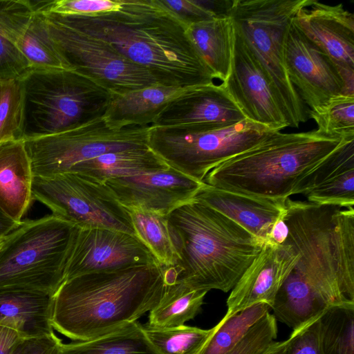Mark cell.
<instances>
[{
  "instance_id": "9",
  "label": "cell",
  "mask_w": 354,
  "mask_h": 354,
  "mask_svg": "<svg viewBox=\"0 0 354 354\" xmlns=\"http://www.w3.org/2000/svg\"><path fill=\"white\" fill-rule=\"evenodd\" d=\"M276 131L248 120L230 127L150 126L148 145L171 167L203 183L213 169Z\"/></svg>"
},
{
  "instance_id": "26",
  "label": "cell",
  "mask_w": 354,
  "mask_h": 354,
  "mask_svg": "<svg viewBox=\"0 0 354 354\" xmlns=\"http://www.w3.org/2000/svg\"><path fill=\"white\" fill-rule=\"evenodd\" d=\"M330 306L292 270L274 298L273 316L292 330L321 316Z\"/></svg>"
},
{
  "instance_id": "42",
  "label": "cell",
  "mask_w": 354,
  "mask_h": 354,
  "mask_svg": "<svg viewBox=\"0 0 354 354\" xmlns=\"http://www.w3.org/2000/svg\"><path fill=\"white\" fill-rule=\"evenodd\" d=\"M63 343L54 333L50 334L21 337L10 354H62Z\"/></svg>"
},
{
  "instance_id": "27",
  "label": "cell",
  "mask_w": 354,
  "mask_h": 354,
  "mask_svg": "<svg viewBox=\"0 0 354 354\" xmlns=\"http://www.w3.org/2000/svg\"><path fill=\"white\" fill-rule=\"evenodd\" d=\"M207 291L191 288L181 282L165 284L164 295L149 312L145 326L153 328L183 326L201 310Z\"/></svg>"
},
{
  "instance_id": "31",
  "label": "cell",
  "mask_w": 354,
  "mask_h": 354,
  "mask_svg": "<svg viewBox=\"0 0 354 354\" xmlns=\"http://www.w3.org/2000/svg\"><path fill=\"white\" fill-rule=\"evenodd\" d=\"M269 309L266 304L259 303L232 316L225 315L198 354H227Z\"/></svg>"
},
{
  "instance_id": "47",
  "label": "cell",
  "mask_w": 354,
  "mask_h": 354,
  "mask_svg": "<svg viewBox=\"0 0 354 354\" xmlns=\"http://www.w3.org/2000/svg\"><path fill=\"white\" fill-rule=\"evenodd\" d=\"M3 239H0V246H1V243H2V242H3Z\"/></svg>"
},
{
  "instance_id": "40",
  "label": "cell",
  "mask_w": 354,
  "mask_h": 354,
  "mask_svg": "<svg viewBox=\"0 0 354 354\" xmlns=\"http://www.w3.org/2000/svg\"><path fill=\"white\" fill-rule=\"evenodd\" d=\"M321 316L292 330L289 338L284 341L279 354H322L319 336Z\"/></svg>"
},
{
  "instance_id": "41",
  "label": "cell",
  "mask_w": 354,
  "mask_h": 354,
  "mask_svg": "<svg viewBox=\"0 0 354 354\" xmlns=\"http://www.w3.org/2000/svg\"><path fill=\"white\" fill-rule=\"evenodd\" d=\"M158 3L187 27L214 17L195 0H158Z\"/></svg>"
},
{
  "instance_id": "46",
  "label": "cell",
  "mask_w": 354,
  "mask_h": 354,
  "mask_svg": "<svg viewBox=\"0 0 354 354\" xmlns=\"http://www.w3.org/2000/svg\"><path fill=\"white\" fill-rule=\"evenodd\" d=\"M283 344L284 341L276 342L265 354H279Z\"/></svg>"
},
{
  "instance_id": "22",
  "label": "cell",
  "mask_w": 354,
  "mask_h": 354,
  "mask_svg": "<svg viewBox=\"0 0 354 354\" xmlns=\"http://www.w3.org/2000/svg\"><path fill=\"white\" fill-rule=\"evenodd\" d=\"M53 296L41 291L0 288V326L17 330L22 337L53 333Z\"/></svg>"
},
{
  "instance_id": "37",
  "label": "cell",
  "mask_w": 354,
  "mask_h": 354,
  "mask_svg": "<svg viewBox=\"0 0 354 354\" xmlns=\"http://www.w3.org/2000/svg\"><path fill=\"white\" fill-rule=\"evenodd\" d=\"M277 337V319L268 312L227 354H265L276 342Z\"/></svg>"
},
{
  "instance_id": "13",
  "label": "cell",
  "mask_w": 354,
  "mask_h": 354,
  "mask_svg": "<svg viewBox=\"0 0 354 354\" xmlns=\"http://www.w3.org/2000/svg\"><path fill=\"white\" fill-rule=\"evenodd\" d=\"M222 84L247 120L273 131L288 127L266 71L234 28L230 71Z\"/></svg>"
},
{
  "instance_id": "20",
  "label": "cell",
  "mask_w": 354,
  "mask_h": 354,
  "mask_svg": "<svg viewBox=\"0 0 354 354\" xmlns=\"http://www.w3.org/2000/svg\"><path fill=\"white\" fill-rule=\"evenodd\" d=\"M198 201L236 223L253 236L267 243L274 225L286 213V199L247 195L204 184Z\"/></svg>"
},
{
  "instance_id": "15",
  "label": "cell",
  "mask_w": 354,
  "mask_h": 354,
  "mask_svg": "<svg viewBox=\"0 0 354 354\" xmlns=\"http://www.w3.org/2000/svg\"><path fill=\"white\" fill-rule=\"evenodd\" d=\"M308 39L336 66L346 86L354 84V15L342 3L330 6L308 0L292 19Z\"/></svg>"
},
{
  "instance_id": "17",
  "label": "cell",
  "mask_w": 354,
  "mask_h": 354,
  "mask_svg": "<svg viewBox=\"0 0 354 354\" xmlns=\"http://www.w3.org/2000/svg\"><path fill=\"white\" fill-rule=\"evenodd\" d=\"M285 62L291 83L310 109L344 93V83L336 66L292 21L286 36Z\"/></svg>"
},
{
  "instance_id": "29",
  "label": "cell",
  "mask_w": 354,
  "mask_h": 354,
  "mask_svg": "<svg viewBox=\"0 0 354 354\" xmlns=\"http://www.w3.org/2000/svg\"><path fill=\"white\" fill-rule=\"evenodd\" d=\"M129 212L136 236L149 250L160 265L175 267L179 255L167 216L138 209Z\"/></svg>"
},
{
  "instance_id": "38",
  "label": "cell",
  "mask_w": 354,
  "mask_h": 354,
  "mask_svg": "<svg viewBox=\"0 0 354 354\" xmlns=\"http://www.w3.org/2000/svg\"><path fill=\"white\" fill-rule=\"evenodd\" d=\"M32 7L43 13L62 15H92L116 8L120 0L30 1Z\"/></svg>"
},
{
  "instance_id": "12",
  "label": "cell",
  "mask_w": 354,
  "mask_h": 354,
  "mask_svg": "<svg viewBox=\"0 0 354 354\" xmlns=\"http://www.w3.org/2000/svg\"><path fill=\"white\" fill-rule=\"evenodd\" d=\"M43 15L54 44L70 70L87 77L113 95L157 84L147 71L109 44L66 24L55 14Z\"/></svg>"
},
{
  "instance_id": "23",
  "label": "cell",
  "mask_w": 354,
  "mask_h": 354,
  "mask_svg": "<svg viewBox=\"0 0 354 354\" xmlns=\"http://www.w3.org/2000/svg\"><path fill=\"white\" fill-rule=\"evenodd\" d=\"M185 88L157 83L123 94L113 95L102 118L113 129L150 126L167 102Z\"/></svg>"
},
{
  "instance_id": "28",
  "label": "cell",
  "mask_w": 354,
  "mask_h": 354,
  "mask_svg": "<svg viewBox=\"0 0 354 354\" xmlns=\"http://www.w3.org/2000/svg\"><path fill=\"white\" fill-rule=\"evenodd\" d=\"M62 354H160L137 321L97 338L64 344Z\"/></svg>"
},
{
  "instance_id": "8",
  "label": "cell",
  "mask_w": 354,
  "mask_h": 354,
  "mask_svg": "<svg viewBox=\"0 0 354 354\" xmlns=\"http://www.w3.org/2000/svg\"><path fill=\"white\" fill-rule=\"evenodd\" d=\"M308 2L234 0L229 16L266 71L283 106L288 127L296 128L307 121L309 110L289 79L285 47L293 17Z\"/></svg>"
},
{
  "instance_id": "14",
  "label": "cell",
  "mask_w": 354,
  "mask_h": 354,
  "mask_svg": "<svg viewBox=\"0 0 354 354\" xmlns=\"http://www.w3.org/2000/svg\"><path fill=\"white\" fill-rule=\"evenodd\" d=\"M156 264H159L158 261L135 235L107 228L77 226L64 281L88 273Z\"/></svg>"
},
{
  "instance_id": "45",
  "label": "cell",
  "mask_w": 354,
  "mask_h": 354,
  "mask_svg": "<svg viewBox=\"0 0 354 354\" xmlns=\"http://www.w3.org/2000/svg\"><path fill=\"white\" fill-rule=\"evenodd\" d=\"M20 223H17L10 218L0 208V239L8 236L13 231Z\"/></svg>"
},
{
  "instance_id": "43",
  "label": "cell",
  "mask_w": 354,
  "mask_h": 354,
  "mask_svg": "<svg viewBox=\"0 0 354 354\" xmlns=\"http://www.w3.org/2000/svg\"><path fill=\"white\" fill-rule=\"evenodd\" d=\"M214 18L229 17L234 0H195Z\"/></svg>"
},
{
  "instance_id": "25",
  "label": "cell",
  "mask_w": 354,
  "mask_h": 354,
  "mask_svg": "<svg viewBox=\"0 0 354 354\" xmlns=\"http://www.w3.org/2000/svg\"><path fill=\"white\" fill-rule=\"evenodd\" d=\"M194 47L215 79L224 82L232 63L234 27L230 17L214 18L187 27Z\"/></svg>"
},
{
  "instance_id": "24",
  "label": "cell",
  "mask_w": 354,
  "mask_h": 354,
  "mask_svg": "<svg viewBox=\"0 0 354 354\" xmlns=\"http://www.w3.org/2000/svg\"><path fill=\"white\" fill-rule=\"evenodd\" d=\"M169 167L149 147L104 153L75 165L68 172L87 175L105 183L113 178L132 176Z\"/></svg>"
},
{
  "instance_id": "34",
  "label": "cell",
  "mask_w": 354,
  "mask_h": 354,
  "mask_svg": "<svg viewBox=\"0 0 354 354\" xmlns=\"http://www.w3.org/2000/svg\"><path fill=\"white\" fill-rule=\"evenodd\" d=\"M317 130L341 137L354 136V95L340 94L308 111Z\"/></svg>"
},
{
  "instance_id": "35",
  "label": "cell",
  "mask_w": 354,
  "mask_h": 354,
  "mask_svg": "<svg viewBox=\"0 0 354 354\" xmlns=\"http://www.w3.org/2000/svg\"><path fill=\"white\" fill-rule=\"evenodd\" d=\"M354 165V136L342 143L322 162L308 173L299 183L294 194L306 195L336 173Z\"/></svg>"
},
{
  "instance_id": "39",
  "label": "cell",
  "mask_w": 354,
  "mask_h": 354,
  "mask_svg": "<svg viewBox=\"0 0 354 354\" xmlns=\"http://www.w3.org/2000/svg\"><path fill=\"white\" fill-rule=\"evenodd\" d=\"M31 69L29 62L8 37L0 12V79L22 77Z\"/></svg>"
},
{
  "instance_id": "18",
  "label": "cell",
  "mask_w": 354,
  "mask_h": 354,
  "mask_svg": "<svg viewBox=\"0 0 354 354\" xmlns=\"http://www.w3.org/2000/svg\"><path fill=\"white\" fill-rule=\"evenodd\" d=\"M246 120L222 84L185 88L161 110L153 127L193 124L204 129L232 127Z\"/></svg>"
},
{
  "instance_id": "16",
  "label": "cell",
  "mask_w": 354,
  "mask_h": 354,
  "mask_svg": "<svg viewBox=\"0 0 354 354\" xmlns=\"http://www.w3.org/2000/svg\"><path fill=\"white\" fill-rule=\"evenodd\" d=\"M126 209H138L167 216L194 199L205 183L169 167L142 174L105 181Z\"/></svg>"
},
{
  "instance_id": "2",
  "label": "cell",
  "mask_w": 354,
  "mask_h": 354,
  "mask_svg": "<svg viewBox=\"0 0 354 354\" xmlns=\"http://www.w3.org/2000/svg\"><path fill=\"white\" fill-rule=\"evenodd\" d=\"M165 290L159 264L77 276L53 295L51 325L73 340H91L137 321Z\"/></svg>"
},
{
  "instance_id": "7",
  "label": "cell",
  "mask_w": 354,
  "mask_h": 354,
  "mask_svg": "<svg viewBox=\"0 0 354 354\" xmlns=\"http://www.w3.org/2000/svg\"><path fill=\"white\" fill-rule=\"evenodd\" d=\"M77 229L53 214L21 221L0 246V288L54 295L64 281Z\"/></svg>"
},
{
  "instance_id": "5",
  "label": "cell",
  "mask_w": 354,
  "mask_h": 354,
  "mask_svg": "<svg viewBox=\"0 0 354 354\" xmlns=\"http://www.w3.org/2000/svg\"><path fill=\"white\" fill-rule=\"evenodd\" d=\"M346 138L317 129L291 133L276 131L213 169L203 183L250 196L286 199Z\"/></svg>"
},
{
  "instance_id": "44",
  "label": "cell",
  "mask_w": 354,
  "mask_h": 354,
  "mask_svg": "<svg viewBox=\"0 0 354 354\" xmlns=\"http://www.w3.org/2000/svg\"><path fill=\"white\" fill-rule=\"evenodd\" d=\"M21 337L17 330L0 326V354H10L14 346Z\"/></svg>"
},
{
  "instance_id": "10",
  "label": "cell",
  "mask_w": 354,
  "mask_h": 354,
  "mask_svg": "<svg viewBox=\"0 0 354 354\" xmlns=\"http://www.w3.org/2000/svg\"><path fill=\"white\" fill-rule=\"evenodd\" d=\"M150 126L113 129L102 118L64 132L24 141L33 176H50L67 173L75 165L104 153L149 147Z\"/></svg>"
},
{
  "instance_id": "21",
  "label": "cell",
  "mask_w": 354,
  "mask_h": 354,
  "mask_svg": "<svg viewBox=\"0 0 354 354\" xmlns=\"http://www.w3.org/2000/svg\"><path fill=\"white\" fill-rule=\"evenodd\" d=\"M24 141L0 143V208L20 223L33 200V180Z\"/></svg>"
},
{
  "instance_id": "19",
  "label": "cell",
  "mask_w": 354,
  "mask_h": 354,
  "mask_svg": "<svg viewBox=\"0 0 354 354\" xmlns=\"http://www.w3.org/2000/svg\"><path fill=\"white\" fill-rule=\"evenodd\" d=\"M298 259L299 254L286 243H264L231 290L225 315L232 316L259 303L266 304L270 309Z\"/></svg>"
},
{
  "instance_id": "6",
  "label": "cell",
  "mask_w": 354,
  "mask_h": 354,
  "mask_svg": "<svg viewBox=\"0 0 354 354\" xmlns=\"http://www.w3.org/2000/svg\"><path fill=\"white\" fill-rule=\"evenodd\" d=\"M24 85V140L73 129L103 118L113 96L69 69L32 68Z\"/></svg>"
},
{
  "instance_id": "30",
  "label": "cell",
  "mask_w": 354,
  "mask_h": 354,
  "mask_svg": "<svg viewBox=\"0 0 354 354\" xmlns=\"http://www.w3.org/2000/svg\"><path fill=\"white\" fill-rule=\"evenodd\" d=\"M322 354H354V303L328 307L319 321Z\"/></svg>"
},
{
  "instance_id": "32",
  "label": "cell",
  "mask_w": 354,
  "mask_h": 354,
  "mask_svg": "<svg viewBox=\"0 0 354 354\" xmlns=\"http://www.w3.org/2000/svg\"><path fill=\"white\" fill-rule=\"evenodd\" d=\"M144 331L160 354H198L214 330L189 326L153 328L143 326Z\"/></svg>"
},
{
  "instance_id": "33",
  "label": "cell",
  "mask_w": 354,
  "mask_h": 354,
  "mask_svg": "<svg viewBox=\"0 0 354 354\" xmlns=\"http://www.w3.org/2000/svg\"><path fill=\"white\" fill-rule=\"evenodd\" d=\"M24 102L22 77L0 79V143L24 140Z\"/></svg>"
},
{
  "instance_id": "3",
  "label": "cell",
  "mask_w": 354,
  "mask_h": 354,
  "mask_svg": "<svg viewBox=\"0 0 354 354\" xmlns=\"http://www.w3.org/2000/svg\"><path fill=\"white\" fill-rule=\"evenodd\" d=\"M179 259L176 281L191 288L230 291L264 243L195 199L167 216Z\"/></svg>"
},
{
  "instance_id": "36",
  "label": "cell",
  "mask_w": 354,
  "mask_h": 354,
  "mask_svg": "<svg viewBox=\"0 0 354 354\" xmlns=\"http://www.w3.org/2000/svg\"><path fill=\"white\" fill-rule=\"evenodd\" d=\"M308 202L351 208L354 206V166L335 174L305 195Z\"/></svg>"
},
{
  "instance_id": "1",
  "label": "cell",
  "mask_w": 354,
  "mask_h": 354,
  "mask_svg": "<svg viewBox=\"0 0 354 354\" xmlns=\"http://www.w3.org/2000/svg\"><path fill=\"white\" fill-rule=\"evenodd\" d=\"M55 15L109 44L158 84L187 88L214 82V74L192 42L187 27L158 0H120L116 8L92 15Z\"/></svg>"
},
{
  "instance_id": "11",
  "label": "cell",
  "mask_w": 354,
  "mask_h": 354,
  "mask_svg": "<svg viewBox=\"0 0 354 354\" xmlns=\"http://www.w3.org/2000/svg\"><path fill=\"white\" fill-rule=\"evenodd\" d=\"M32 198L52 214L80 227H102L135 235L128 210L105 183L87 175L64 173L34 176Z\"/></svg>"
},
{
  "instance_id": "4",
  "label": "cell",
  "mask_w": 354,
  "mask_h": 354,
  "mask_svg": "<svg viewBox=\"0 0 354 354\" xmlns=\"http://www.w3.org/2000/svg\"><path fill=\"white\" fill-rule=\"evenodd\" d=\"M292 269L329 306L354 303V208L286 199Z\"/></svg>"
}]
</instances>
